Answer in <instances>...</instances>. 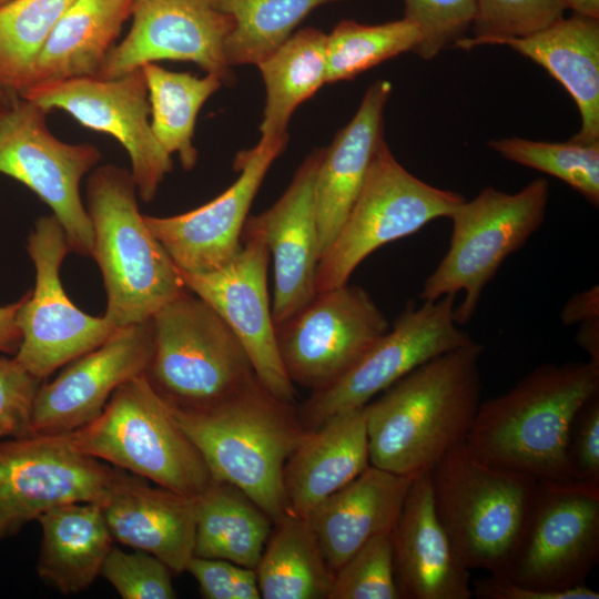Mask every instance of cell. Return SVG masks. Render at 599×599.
<instances>
[{
  "mask_svg": "<svg viewBox=\"0 0 599 599\" xmlns=\"http://www.w3.org/2000/svg\"><path fill=\"white\" fill-rule=\"evenodd\" d=\"M477 342L446 352L364 406L369 464L396 475H426L466 440L481 403Z\"/></svg>",
  "mask_w": 599,
  "mask_h": 599,
  "instance_id": "cell-1",
  "label": "cell"
},
{
  "mask_svg": "<svg viewBox=\"0 0 599 599\" xmlns=\"http://www.w3.org/2000/svg\"><path fill=\"white\" fill-rule=\"evenodd\" d=\"M599 394V365L547 363L506 393L481 402L465 444L480 459L536 480H571L570 423Z\"/></svg>",
  "mask_w": 599,
  "mask_h": 599,
  "instance_id": "cell-2",
  "label": "cell"
},
{
  "mask_svg": "<svg viewBox=\"0 0 599 599\" xmlns=\"http://www.w3.org/2000/svg\"><path fill=\"white\" fill-rule=\"evenodd\" d=\"M170 409L212 478L242 490L276 522L290 508L285 464L307 433L297 407L276 398L255 377L212 407Z\"/></svg>",
  "mask_w": 599,
  "mask_h": 599,
  "instance_id": "cell-3",
  "label": "cell"
},
{
  "mask_svg": "<svg viewBox=\"0 0 599 599\" xmlns=\"http://www.w3.org/2000/svg\"><path fill=\"white\" fill-rule=\"evenodd\" d=\"M93 230L91 257L106 293L104 316L116 327L145 323L187 288L179 268L140 213L131 171L94 169L87 183Z\"/></svg>",
  "mask_w": 599,
  "mask_h": 599,
  "instance_id": "cell-4",
  "label": "cell"
},
{
  "mask_svg": "<svg viewBox=\"0 0 599 599\" xmlns=\"http://www.w3.org/2000/svg\"><path fill=\"white\" fill-rule=\"evenodd\" d=\"M428 474L436 515L459 561L504 575L525 535L537 480L480 459L465 441Z\"/></svg>",
  "mask_w": 599,
  "mask_h": 599,
  "instance_id": "cell-5",
  "label": "cell"
},
{
  "mask_svg": "<svg viewBox=\"0 0 599 599\" xmlns=\"http://www.w3.org/2000/svg\"><path fill=\"white\" fill-rule=\"evenodd\" d=\"M64 435L82 454L187 497H199L213 480L144 374L120 385L95 418Z\"/></svg>",
  "mask_w": 599,
  "mask_h": 599,
  "instance_id": "cell-6",
  "label": "cell"
},
{
  "mask_svg": "<svg viewBox=\"0 0 599 599\" xmlns=\"http://www.w3.org/2000/svg\"><path fill=\"white\" fill-rule=\"evenodd\" d=\"M151 324L153 352L144 375L170 406L212 407L256 377L230 326L191 291L161 307Z\"/></svg>",
  "mask_w": 599,
  "mask_h": 599,
  "instance_id": "cell-7",
  "label": "cell"
},
{
  "mask_svg": "<svg viewBox=\"0 0 599 599\" xmlns=\"http://www.w3.org/2000/svg\"><path fill=\"white\" fill-rule=\"evenodd\" d=\"M549 194L548 181L537 177L516 193L487 186L470 201L465 199L448 217V250L425 280L419 298L433 301L463 292L455 319L467 324L504 261L544 223Z\"/></svg>",
  "mask_w": 599,
  "mask_h": 599,
  "instance_id": "cell-8",
  "label": "cell"
},
{
  "mask_svg": "<svg viewBox=\"0 0 599 599\" xmlns=\"http://www.w3.org/2000/svg\"><path fill=\"white\" fill-rule=\"evenodd\" d=\"M464 200L457 192L413 175L383 140L346 220L319 260L317 293L348 283L374 251L418 232L436 219L449 217Z\"/></svg>",
  "mask_w": 599,
  "mask_h": 599,
  "instance_id": "cell-9",
  "label": "cell"
},
{
  "mask_svg": "<svg viewBox=\"0 0 599 599\" xmlns=\"http://www.w3.org/2000/svg\"><path fill=\"white\" fill-rule=\"evenodd\" d=\"M47 114L20 94L0 103V173L26 185L52 210L71 252L91 256L93 230L80 182L102 154L92 144L59 140L47 125Z\"/></svg>",
  "mask_w": 599,
  "mask_h": 599,
  "instance_id": "cell-10",
  "label": "cell"
},
{
  "mask_svg": "<svg viewBox=\"0 0 599 599\" xmlns=\"http://www.w3.org/2000/svg\"><path fill=\"white\" fill-rule=\"evenodd\" d=\"M455 297L445 295L416 305L408 302L393 326L338 380L314 390L297 407L306 430L333 416L362 408L424 363L474 339L455 319Z\"/></svg>",
  "mask_w": 599,
  "mask_h": 599,
  "instance_id": "cell-11",
  "label": "cell"
},
{
  "mask_svg": "<svg viewBox=\"0 0 599 599\" xmlns=\"http://www.w3.org/2000/svg\"><path fill=\"white\" fill-rule=\"evenodd\" d=\"M35 284L17 312L21 343L13 356L30 374L45 379L58 368L94 349L119 328L105 316L82 312L68 297L60 267L71 252L64 230L51 214L39 217L27 238Z\"/></svg>",
  "mask_w": 599,
  "mask_h": 599,
  "instance_id": "cell-12",
  "label": "cell"
},
{
  "mask_svg": "<svg viewBox=\"0 0 599 599\" xmlns=\"http://www.w3.org/2000/svg\"><path fill=\"white\" fill-rule=\"evenodd\" d=\"M599 561V484L537 480L519 549L501 575L541 590L581 585Z\"/></svg>",
  "mask_w": 599,
  "mask_h": 599,
  "instance_id": "cell-13",
  "label": "cell"
},
{
  "mask_svg": "<svg viewBox=\"0 0 599 599\" xmlns=\"http://www.w3.org/2000/svg\"><path fill=\"white\" fill-rule=\"evenodd\" d=\"M120 470L82 454L64 434L0 440V540L58 506L101 504Z\"/></svg>",
  "mask_w": 599,
  "mask_h": 599,
  "instance_id": "cell-14",
  "label": "cell"
},
{
  "mask_svg": "<svg viewBox=\"0 0 599 599\" xmlns=\"http://www.w3.org/2000/svg\"><path fill=\"white\" fill-rule=\"evenodd\" d=\"M389 327L368 292L346 283L318 292L275 331L290 379L314 392L345 375Z\"/></svg>",
  "mask_w": 599,
  "mask_h": 599,
  "instance_id": "cell-15",
  "label": "cell"
},
{
  "mask_svg": "<svg viewBox=\"0 0 599 599\" xmlns=\"http://www.w3.org/2000/svg\"><path fill=\"white\" fill-rule=\"evenodd\" d=\"M20 95L48 113L64 111L81 125L116 139L129 154L140 199L145 203L154 200L173 162L151 129L142 68L114 79L83 77L41 83Z\"/></svg>",
  "mask_w": 599,
  "mask_h": 599,
  "instance_id": "cell-16",
  "label": "cell"
},
{
  "mask_svg": "<svg viewBox=\"0 0 599 599\" xmlns=\"http://www.w3.org/2000/svg\"><path fill=\"white\" fill-rule=\"evenodd\" d=\"M241 247L210 272L180 271L189 291L224 319L244 347L257 379L276 398L295 405V385L282 362L267 291L270 252L262 234L245 222Z\"/></svg>",
  "mask_w": 599,
  "mask_h": 599,
  "instance_id": "cell-17",
  "label": "cell"
},
{
  "mask_svg": "<svg viewBox=\"0 0 599 599\" xmlns=\"http://www.w3.org/2000/svg\"><path fill=\"white\" fill-rule=\"evenodd\" d=\"M129 33L106 55L98 78L114 79L146 63L190 61L225 85L236 82L225 57L235 27L210 0H134Z\"/></svg>",
  "mask_w": 599,
  "mask_h": 599,
  "instance_id": "cell-18",
  "label": "cell"
},
{
  "mask_svg": "<svg viewBox=\"0 0 599 599\" xmlns=\"http://www.w3.org/2000/svg\"><path fill=\"white\" fill-rule=\"evenodd\" d=\"M288 138L262 140L235 156L238 177L215 199L173 216L143 215L153 236L180 271L204 273L227 263L241 247L247 214L273 162Z\"/></svg>",
  "mask_w": 599,
  "mask_h": 599,
  "instance_id": "cell-19",
  "label": "cell"
},
{
  "mask_svg": "<svg viewBox=\"0 0 599 599\" xmlns=\"http://www.w3.org/2000/svg\"><path fill=\"white\" fill-rule=\"evenodd\" d=\"M153 352L151 319L119 327L94 349L71 361L50 383H41L30 434L62 435L95 418L114 390L145 373Z\"/></svg>",
  "mask_w": 599,
  "mask_h": 599,
  "instance_id": "cell-20",
  "label": "cell"
},
{
  "mask_svg": "<svg viewBox=\"0 0 599 599\" xmlns=\"http://www.w3.org/2000/svg\"><path fill=\"white\" fill-rule=\"evenodd\" d=\"M324 149H315L301 163L282 196L246 223L257 230L273 260L272 316L276 327L317 294L321 260L314 207V183Z\"/></svg>",
  "mask_w": 599,
  "mask_h": 599,
  "instance_id": "cell-21",
  "label": "cell"
},
{
  "mask_svg": "<svg viewBox=\"0 0 599 599\" xmlns=\"http://www.w3.org/2000/svg\"><path fill=\"white\" fill-rule=\"evenodd\" d=\"M400 599H470V570L457 558L435 510L429 474L413 479L390 532Z\"/></svg>",
  "mask_w": 599,
  "mask_h": 599,
  "instance_id": "cell-22",
  "label": "cell"
},
{
  "mask_svg": "<svg viewBox=\"0 0 599 599\" xmlns=\"http://www.w3.org/2000/svg\"><path fill=\"white\" fill-rule=\"evenodd\" d=\"M114 540L153 555L181 573L194 556L196 499L125 470L99 504Z\"/></svg>",
  "mask_w": 599,
  "mask_h": 599,
  "instance_id": "cell-23",
  "label": "cell"
},
{
  "mask_svg": "<svg viewBox=\"0 0 599 599\" xmlns=\"http://www.w3.org/2000/svg\"><path fill=\"white\" fill-rule=\"evenodd\" d=\"M392 88L387 80L372 83L352 120L323 151L314 183L321 257L346 220L384 140V110Z\"/></svg>",
  "mask_w": 599,
  "mask_h": 599,
  "instance_id": "cell-24",
  "label": "cell"
},
{
  "mask_svg": "<svg viewBox=\"0 0 599 599\" xmlns=\"http://www.w3.org/2000/svg\"><path fill=\"white\" fill-rule=\"evenodd\" d=\"M412 481L369 465L305 516L334 575L369 539L392 532Z\"/></svg>",
  "mask_w": 599,
  "mask_h": 599,
  "instance_id": "cell-25",
  "label": "cell"
},
{
  "mask_svg": "<svg viewBox=\"0 0 599 599\" xmlns=\"http://www.w3.org/2000/svg\"><path fill=\"white\" fill-rule=\"evenodd\" d=\"M495 44L508 45L538 63L572 97L581 125L569 141L599 143V19L571 13L534 33Z\"/></svg>",
  "mask_w": 599,
  "mask_h": 599,
  "instance_id": "cell-26",
  "label": "cell"
},
{
  "mask_svg": "<svg viewBox=\"0 0 599 599\" xmlns=\"http://www.w3.org/2000/svg\"><path fill=\"white\" fill-rule=\"evenodd\" d=\"M365 409L339 413L306 435L284 467L290 507L306 516L369 466Z\"/></svg>",
  "mask_w": 599,
  "mask_h": 599,
  "instance_id": "cell-27",
  "label": "cell"
},
{
  "mask_svg": "<svg viewBox=\"0 0 599 599\" xmlns=\"http://www.w3.org/2000/svg\"><path fill=\"white\" fill-rule=\"evenodd\" d=\"M134 0H73L33 64L28 88L97 77L131 17Z\"/></svg>",
  "mask_w": 599,
  "mask_h": 599,
  "instance_id": "cell-28",
  "label": "cell"
},
{
  "mask_svg": "<svg viewBox=\"0 0 599 599\" xmlns=\"http://www.w3.org/2000/svg\"><path fill=\"white\" fill-rule=\"evenodd\" d=\"M38 521L42 529L39 577L65 596L89 588L100 576L114 540L100 505L65 504L48 510Z\"/></svg>",
  "mask_w": 599,
  "mask_h": 599,
  "instance_id": "cell-29",
  "label": "cell"
},
{
  "mask_svg": "<svg viewBox=\"0 0 599 599\" xmlns=\"http://www.w3.org/2000/svg\"><path fill=\"white\" fill-rule=\"evenodd\" d=\"M256 67L266 92L261 139L288 138L294 111L327 84L326 33L317 28L293 32Z\"/></svg>",
  "mask_w": 599,
  "mask_h": 599,
  "instance_id": "cell-30",
  "label": "cell"
},
{
  "mask_svg": "<svg viewBox=\"0 0 599 599\" xmlns=\"http://www.w3.org/2000/svg\"><path fill=\"white\" fill-rule=\"evenodd\" d=\"M255 572L264 599H327L334 580L307 518L291 507L273 524Z\"/></svg>",
  "mask_w": 599,
  "mask_h": 599,
  "instance_id": "cell-31",
  "label": "cell"
},
{
  "mask_svg": "<svg viewBox=\"0 0 599 599\" xmlns=\"http://www.w3.org/2000/svg\"><path fill=\"white\" fill-rule=\"evenodd\" d=\"M195 499L194 556L255 569L272 531L271 518L242 490L216 479Z\"/></svg>",
  "mask_w": 599,
  "mask_h": 599,
  "instance_id": "cell-32",
  "label": "cell"
},
{
  "mask_svg": "<svg viewBox=\"0 0 599 599\" xmlns=\"http://www.w3.org/2000/svg\"><path fill=\"white\" fill-rule=\"evenodd\" d=\"M142 70L149 93L152 132L170 155H179L184 170H192L197 162L193 144L197 114L223 82L214 74L196 77L170 71L156 63H146Z\"/></svg>",
  "mask_w": 599,
  "mask_h": 599,
  "instance_id": "cell-33",
  "label": "cell"
},
{
  "mask_svg": "<svg viewBox=\"0 0 599 599\" xmlns=\"http://www.w3.org/2000/svg\"><path fill=\"white\" fill-rule=\"evenodd\" d=\"M210 1L235 21L225 42V57L233 68L256 65L282 44L314 9L342 0Z\"/></svg>",
  "mask_w": 599,
  "mask_h": 599,
  "instance_id": "cell-34",
  "label": "cell"
},
{
  "mask_svg": "<svg viewBox=\"0 0 599 599\" xmlns=\"http://www.w3.org/2000/svg\"><path fill=\"white\" fill-rule=\"evenodd\" d=\"M73 0H13L0 7V87L21 94L54 26Z\"/></svg>",
  "mask_w": 599,
  "mask_h": 599,
  "instance_id": "cell-35",
  "label": "cell"
},
{
  "mask_svg": "<svg viewBox=\"0 0 599 599\" xmlns=\"http://www.w3.org/2000/svg\"><path fill=\"white\" fill-rule=\"evenodd\" d=\"M419 38L416 26L404 18L379 24L338 22L326 34L327 84L352 80L386 60L413 52Z\"/></svg>",
  "mask_w": 599,
  "mask_h": 599,
  "instance_id": "cell-36",
  "label": "cell"
},
{
  "mask_svg": "<svg viewBox=\"0 0 599 599\" xmlns=\"http://www.w3.org/2000/svg\"><path fill=\"white\" fill-rule=\"evenodd\" d=\"M487 145L508 161L561 180L591 205H599V143L586 145L509 136L490 140Z\"/></svg>",
  "mask_w": 599,
  "mask_h": 599,
  "instance_id": "cell-37",
  "label": "cell"
},
{
  "mask_svg": "<svg viewBox=\"0 0 599 599\" xmlns=\"http://www.w3.org/2000/svg\"><path fill=\"white\" fill-rule=\"evenodd\" d=\"M473 37L454 48L470 50L508 38L534 33L565 16L564 0H476Z\"/></svg>",
  "mask_w": 599,
  "mask_h": 599,
  "instance_id": "cell-38",
  "label": "cell"
},
{
  "mask_svg": "<svg viewBox=\"0 0 599 599\" xmlns=\"http://www.w3.org/2000/svg\"><path fill=\"white\" fill-rule=\"evenodd\" d=\"M327 599H400L390 532L373 537L343 564Z\"/></svg>",
  "mask_w": 599,
  "mask_h": 599,
  "instance_id": "cell-39",
  "label": "cell"
},
{
  "mask_svg": "<svg viewBox=\"0 0 599 599\" xmlns=\"http://www.w3.org/2000/svg\"><path fill=\"white\" fill-rule=\"evenodd\" d=\"M404 19L419 31L414 53L423 60L436 58L467 37L476 18V0H403Z\"/></svg>",
  "mask_w": 599,
  "mask_h": 599,
  "instance_id": "cell-40",
  "label": "cell"
},
{
  "mask_svg": "<svg viewBox=\"0 0 599 599\" xmlns=\"http://www.w3.org/2000/svg\"><path fill=\"white\" fill-rule=\"evenodd\" d=\"M170 568L159 558L135 550L126 552L112 547L100 576L123 599H173L176 592L172 585Z\"/></svg>",
  "mask_w": 599,
  "mask_h": 599,
  "instance_id": "cell-41",
  "label": "cell"
},
{
  "mask_svg": "<svg viewBox=\"0 0 599 599\" xmlns=\"http://www.w3.org/2000/svg\"><path fill=\"white\" fill-rule=\"evenodd\" d=\"M41 383L14 357L0 354V440L30 434L33 403Z\"/></svg>",
  "mask_w": 599,
  "mask_h": 599,
  "instance_id": "cell-42",
  "label": "cell"
},
{
  "mask_svg": "<svg viewBox=\"0 0 599 599\" xmlns=\"http://www.w3.org/2000/svg\"><path fill=\"white\" fill-rule=\"evenodd\" d=\"M186 571L205 599H260L255 569L225 559L193 556Z\"/></svg>",
  "mask_w": 599,
  "mask_h": 599,
  "instance_id": "cell-43",
  "label": "cell"
},
{
  "mask_svg": "<svg viewBox=\"0 0 599 599\" xmlns=\"http://www.w3.org/2000/svg\"><path fill=\"white\" fill-rule=\"evenodd\" d=\"M572 480L599 484V394L573 416L567 438Z\"/></svg>",
  "mask_w": 599,
  "mask_h": 599,
  "instance_id": "cell-44",
  "label": "cell"
},
{
  "mask_svg": "<svg viewBox=\"0 0 599 599\" xmlns=\"http://www.w3.org/2000/svg\"><path fill=\"white\" fill-rule=\"evenodd\" d=\"M473 596L479 599H599V592L586 585L566 590H541L517 585L504 576L471 581Z\"/></svg>",
  "mask_w": 599,
  "mask_h": 599,
  "instance_id": "cell-45",
  "label": "cell"
},
{
  "mask_svg": "<svg viewBox=\"0 0 599 599\" xmlns=\"http://www.w3.org/2000/svg\"><path fill=\"white\" fill-rule=\"evenodd\" d=\"M560 319L565 325L599 319L598 286L571 296L560 313Z\"/></svg>",
  "mask_w": 599,
  "mask_h": 599,
  "instance_id": "cell-46",
  "label": "cell"
},
{
  "mask_svg": "<svg viewBox=\"0 0 599 599\" xmlns=\"http://www.w3.org/2000/svg\"><path fill=\"white\" fill-rule=\"evenodd\" d=\"M23 296L9 305L0 306V353L14 356L21 343V333L17 324V312Z\"/></svg>",
  "mask_w": 599,
  "mask_h": 599,
  "instance_id": "cell-47",
  "label": "cell"
},
{
  "mask_svg": "<svg viewBox=\"0 0 599 599\" xmlns=\"http://www.w3.org/2000/svg\"><path fill=\"white\" fill-rule=\"evenodd\" d=\"M576 343L589 355V361L599 365V319L580 323Z\"/></svg>",
  "mask_w": 599,
  "mask_h": 599,
  "instance_id": "cell-48",
  "label": "cell"
},
{
  "mask_svg": "<svg viewBox=\"0 0 599 599\" xmlns=\"http://www.w3.org/2000/svg\"><path fill=\"white\" fill-rule=\"evenodd\" d=\"M566 9L572 13L599 19V0H564Z\"/></svg>",
  "mask_w": 599,
  "mask_h": 599,
  "instance_id": "cell-49",
  "label": "cell"
},
{
  "mask_svg": "<svg viewBox=\"0 0 599 599\" xmlns=\"http://www.w3.org/2000/svg\"><path fill=\"white\" fill-rule=\"evenodd\" d=\"M11 93H8L0 87V103L4 102Z\"/></svg>",
  "mask_w": 599,
  "mask_h": 599,
  "instance_id": "cell-50",
  "label": "cell"
},
{
  "mask_svg": "<svg viewBox=\"0 0 599 599\" xmlns=\"http://www.w3.org/2000/svg\"><path fill=\"white\" fill-rule=\"evenodd\" d=\"M13 0H0V7L6 6L7 3L11 2Z\"/></svg>",
  "mask_w": 599,
  "mask_h": 599,
  "instance_id": "cell-51",
  "label": "cell"
}]
</instances>
